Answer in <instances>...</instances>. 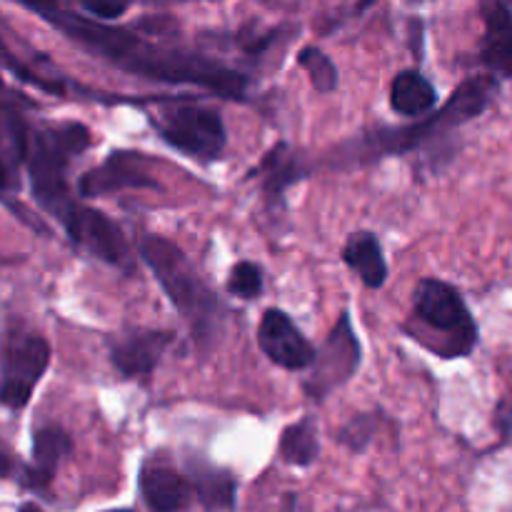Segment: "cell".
Wrapping results in <instances>:
<instances>
[{
    "label": "cell",
    "instance_id": "cell-1",
    "mask_svg": "<svg viewBox=\"0 0 512 512\" xmlns=\"http://www.w3.org/2000/svg\"><path fill=\"white\" fill-rule=\"evenodd\" d=\"M90 143H93L90 130L80 123H48L30 130L28 155H25L30 193L35 203L53 215L60 225L80 205L70 195L68 170Z\"/></svg>",
    "mask_w": 512,
    "mask_h": 512
},
{
    "label": "cell",
    "instance_id": "cell-2",
    "mask_svg": "<svg viewBox=\"0 0 512 512\" xmlns=\"http://www.w3.org/2000/svg\"><path fill=\"white\" fill-rule=\"evenodd\" d=\"M498 90V83L490 75H478V78H468L453 98L445 103L443 110H438L430 118L420 120L418 125H408V128H390L380 130V133L365 135L355 148H345L343 153L353 155L355 163H365V160L385 158V155H403L413 150L415 145L435 140L438 135L450 133L458 125L468 123V120L478 118L488 103L493 100V93Z\"/></svg>",
    "mask_w": 512,
    "mask_h": 512
},
{
    "label": "cell",
    "instance_id": "cell-3",
    "mask_svg": "<svg viewBox=\"0 0 512 512\" xmlns=\"http://www.w3.org/2000/svg\"><path fill=\"white\" fill-rule=\"evenodd\" d=\"M140 258L153 270L155 280L165 290L170 303L193 325L195 338L205 340L208 335L218 333L225 318V308L205 288L200 275L195 273L193 263L185 258L178 245L165 238H143L140 240Z\"/></svg>",
    "mask_w": 512,
    "mask_h": 512
},
{
    "label": "cell",
    "instance_id": "cell-4",
    "mask_svg": "<svg viewBox=\"0 0 512 512\" xmlns=\"http://www.w3.org/2000/svg\"><path fill=\"white\" fill-rule=\"evenodd\" d=\"M50 365V343L23 328L0 333V408L20 413Z\"/></svg>",
    "mask_w": 512,
    "mask_h": 512
},
{
    "label": "cell",
    "instance_id": "cell-5",
    "mask_svg": "<svg viewBox=\"0 0 512 512\" xmlns=\"http://www.w3.org/2000/svg\"><path fill=\"white\" fill-rule=\"evenodd\" d=\"M415 315L433 330L448 333L443 353L448 358L468 355L478 343V325L470 318L468 305L458 290L443 280H420L415 288Z\"/></svg>",
    "mask_w": 512,
    "mask_h": 512
},
{
    "label": "cell",
    "instance_id": "cell-6",
    "mask_svg": "<svg viewBox=\"0 0 512 512\" xmlns=\"http://www.w3.org/2000/svg\"><path fill=\"white\" fill-rule=\"evenodd\" d=\"M158 133L170 148L195 160L220 158L225 148V125L215 110L200 105H178L160 115Z\"/></svg>",
    "mask_w": 512,
    "mask_h": 512
},
{
    "label": "cell",
    "instance_id": "cell-7",
    "mask_svg": "<svg viewBox=\"0 0 512 512\" xmlns=\"http://www.w3.org/2000/svg\"><path fill=\"white\" fill-rule=\"evenodd\" d=\"M360 365V343L350 325V315H340L338 325L323 348L315 350V360L310 365V375L305 380V393L313 400H325L335 388L348 383Z\"/></svg>",
    "mask_w": 512,
    "mask_h": 512
},
{
    "label": "cell",
    "instance_id": "cell-8",
    "mask_svg": "<svg viewBox=\"0 0 512 512\" xmlns=\"http://www.w3.org/2000/svg\"><path fill=\"white\" fill-rule=\"evenodd\" d=\"M30 128L13 90L0 78V200L18 190V168L28 155Z\"/></svg>",
    "mask_w": 512,
    "mask_h": 512
},
{
    "label": "cell",
    "instance_id": "cell-9",
    "mask_svg": "<svg viewBox=\"0 0 512 512\" xmlns=\"http://www.w3.org/2000/svg\"><path fill=\"white\" fill-rule=\"evenodd\" d=\"M63 228L78 248L88 250L90 255L105 260V263L125 265V260H128L123 233L113 220L105 218L98 210L78 205L73 215L63 223Z\"/></svg>",
    "mask_w": 512,
    "mask_h": 512
},
{
    "label": "cell",
    "instance_id": "cell-10",
    "mask_svg": "<svg viewBox=\"0 0 512 512\" xmlns=\"http://www.w3.org/2000/svg\"><path fill=\"white\" fill-rule=\"evenodd\" d=\"M258 343L275 365L285 370H308L315 360V348L295 328L288 313L270 308L260 320Z\"/></svg>",
    "mask_w": 512,
    "mask_h": 512
},
{
    "label": "cell",
    "instance_id": "cell-11",
    "mask_svg": "<svg viewBox=\"0 0 512 512\" xmlns=\"http://www.w3.org/2000/svg\"><path fill=\"white\" fill-rule=\"evenodd\" d=\"M148 160L133 150H113L108 160L98 168L88 170L78 180V193L83 198H95V195L118 193L125 188H158V180L150 178Z\"/></svg>",
    "mask_w": 512,
    "mask_h": 512
},
{
    "label": "cell",
    "instance_id": "cell-12",
    "mask_svg": "<svg viewBox=\"0 0 512 512\" xmlns=\"http://www.w3.org/2000/svg\"><path fill=\"white\" fill-rule=\"evenodd\" d=\"M170 343L165 330H128L110 338V363L123 378H148Z\"/></svg>",
    "mask_w": 512,
    "mask_h": 512
},
{
    "label": "cell",
    "instance_id": "cell-13",
    "mask_svg": "<svg viewBox=\"0 0 512 512\" xmlns=\"http://www.w3.org/2000/svg\"><path fill=\"white\" fill-rule=\"evenodd\" d=\"M70 450H73V440L58 425H43V428L35 430L33 453H30V463L23 470V483L38 493L48 490Z\"/></svg>",
    "mask_w": 512,
    "mask_h": 512
},
{
    "label": "cell",
    "instance_id": "cell-14",
    "mask_svg": "<svg viewBox=\"0 0 512 512\" xmlns=\"http://www.w3.org/2000/svg\"><path fill=\"white\" fill-rule=\"evenodd\" d=\"M485 35L480 60L490 73L512 78V13L503 0H483Z\"/></svg>",
    "mask_w": 512,
    "mask_h": 512
},
{
    "label": "cell",
    "instance_id": "cell-15",
    "mask_svg": "<svg viewBox=\"0 0 512 512\" xmlns=\"http://www.w3.org/2000/svg\"><path fill=\"white\" fill-rule=\"evenodd\" d=\"M140 493L148 508L158 512H173L188 508L193 485L183 473L173 470L170 465L150 460L140 470Z\"/></svg>",
    "mask_w": 512,
    "mask_h": 512
},
{
    "label": "cell",
    "instance_id": "cell-16",
    "mask_svg": "<svg viewBox=\"0 0 512 512\" xmlns=\"http://www.w3.org/2000/svg\"><path fill=\"white\" fill-rule=\"evenodd\" d=\"M345 263L360 275L368 288L378 290L383 288L385 280H388V263H385L383 248H380V240L373 233H355L353 238L345 245Z\"/></svg>",
    "mask_w": 512,
    "mask_h": 512
},
{
    "label": "cell",
    "instance_id": "cell-17",
    "mask_svg": "<svg viewBox=\"0 0 512 512\" xmlns=\"http://www.w3.org/2000/svg\"><path fill=\"white\" fill-rule=\"evenodd\" d=\"M438 103L433 83L418 73V70H403L395 75L390 85V105L395 113L403 115H425Z\"/></svg>",
    "mask_w": 512,
    "mask_h": 512
},
{
    "label": "cell",
    "instance_id": "cell-18",
    "mask_svg": "<svg viewBox=\"0 0 512 512\" xmlns=\"http://www.w3.org/2000/svg\"><path fill=\"white\" fill-rule=\"evenodd\" d=\"M318 453L320 440L313 420L305 418L285 428L283 438H280V458L285 463L298 465V468H310L318 460Z\"/></svg>",
    "mask_w": 512,
    "mask_h": 512
},
{
    "label": "cell",
    "instance_id": "cell-19",
    "mask_svg": "<svg viewBox=\"0 0 512 512\" xmlns=\"http://www.w3.org/2000/svg\"><path fill=\"white\" fill-rule=\"evenodd\" d=\"M260 173H263L265 193L273 195V198H283L288 185L298 183L303 168L298 163V155L288 145H275L268 158L263 160V165H260Z\"/></svg>",
    "mask_w": 512,
    "mask_h": 512
},
{
    "label": "cell",
    "instance_id": "cell-20",
    "mask_svg": "<svg viewBox=\"0 0 512 512\" xmlns=\"http://www.w3.org/2000/svg\"><path fill=\"white\" fill-rule=\"evenodd\" d=\"M190 485H193V493L208 508H233L235 505V483L225 470L195 465Z\"/></svg>",
    "mask_w": 512,
    "mask_h": 512
},
{
    "label": "cell",
    "instance_id": "cell-21",
    "mask_svg": "<svg viewBox=\"0 0 512 512\" xmlns=\"http://www.w3.org/2000/svg\"><path fill=\"white\" fill-rule=\"evenodd\" d=\"M298 63L308 70L318 93H333L335 85H338V70H335L333 60L323 50L303 48V53L298 55Z\"/></svg>",
    "mask_w": 512,
    "mask_h": 512
},
{
    "label": "cell",
    "instance_id": "cell-22",
    "mask_svg": "<svg viewBox=\"0 0 512 512\" xmlns=\"http://www.w3.org/2000/svg\"><path fill=\"white\" fill-rule=\"evenodd\" d=\"M228 290L238 298H258L263 293V268L255 263H238L233 270H230L228 278Z\"/></svg>",
    "mask_w": 512,
    "mask_h": 512
},
{
    "label": "cell",
    "instance_id": "cell-23",
    "mask_svg": "<svg viewBox=\"0 0 512 512\" xmlns=\"http://www.w3.org/2000/svg\"><path fill=\"white\" fill-rule=\"evenodd\" d=\"M375 433V420L370 415H355L340 433V440L348 445L350 450H363L370 443Z\"/></svg>",
    "mask_w": 512,
    "mask_h": 512
},
{
    "label": "cell",
    "instance_id": "cell-24",
    "mask_svg": "<svg viewBox=\"0 0 512 512\" xmlns=\"http://www.w3.org/2000/svg\"><path fill=\"white\" fill-rule=\"evenodd\" d=\"M80 5L98 18H118L128 10L130 0H80Z\"/></svg>",
    "mask_w": 512,
    "mask_h": 512
},
{
    "label": "cell",
    "instance_id": "cell-25",
    "mask_svg": "<svg viewBox=\"0 0 512 512\" xmlns=\"http://www.w3.org/2000/svg\"><path fill=\"white\" fill-rule=\"evenodd\" d=\"M15 468H18V463H15L8 453H3V450H0V478L3 480L15 478Z\"/></svg>",
    "mask_w": 512,
    "mask_h": 512
},
{
    "label": "cell",
    "instance_id": "cell-26",
    "mask_svg": "<svg viewBox=\"0 0 512 512\" xmlns=\"http://www.w3.org/2000/svg\"><path fill=\"white\" fill-rule=\"evenodd\" d=\"M370 3H373V0H358V10H365Z\"/></svg>",
    "mask_w": 512,
    "mask_h": 512
},
{
    "label": "cell",
    "instance_id": "cell-27",
    "mask_svg": "<svg viewBox=\"0 0 512 512\" xmlns=\"http://www.w3.org/2000/svg\"><path fill=\"white\" fill-rule=\"evenodd\" d=\"M508 5H510V8H512V0H508Z\"/></svg>",
    "mask_w": 512,
    "mask_h": 512
}]
</instances>
